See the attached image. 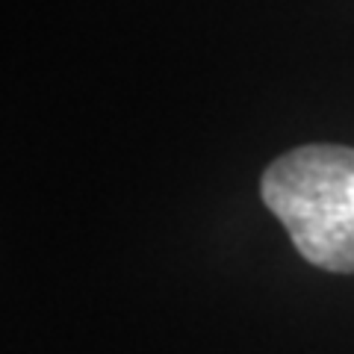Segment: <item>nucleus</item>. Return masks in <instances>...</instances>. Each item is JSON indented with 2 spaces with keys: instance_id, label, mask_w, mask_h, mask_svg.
Returning a JSON list of instances; mask_svg holds the SVG:
<instances>
[{
  "instance_id": "obj_1",
  "label": "nucleus",
  "mask_w": 354,
  "mask_h": 354,
  "mask_svg": "<svg viewBox=\"0 0 354 354\" xmlns=\"http://www.w3.org/2000/svg\"><path fill=\"white\" fill-rule=\"evenodd\" d=\"M260 192L307 263L354 274V148H295L263 171Z\"/></svg>"
}]
</instances>
